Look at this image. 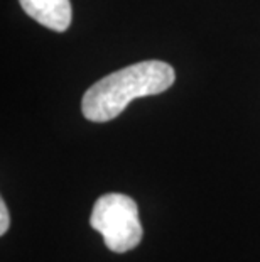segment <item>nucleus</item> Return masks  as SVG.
Here are the masks:
<instances>
[{
    "label": "nucleus",
    "instance_id": "obj_3",
    "mask_svg": "<svg viewBox=\"0 0 260 262\" xmlns=\"http://www.w3.org/2000/svg\"><path fill=\"white\" fill-rule=\"evenodd\" d=\"M24 12L39 22L41 26L56 32H64L71 24L69 0H19Z\"/></svg>",
    "mask_w": 260,
    "mask_h": 262
},
{
    "label": "nucleus",
    "instance_id": "obj_4",
    "mask_svg": "<svg viewBox=\"0 0 260 262\" xmlns=\"http://www.w3.org/2000/svg\"><path fill=\"white\" fill-rule=\"evenodd\" d=\"M9 225H10V216H9L7 205H5L4 200H0V235H4L9 230Z\"/></svg>",
    "mask_w": 260,
    "mask_h": 262
},
{
    "label": "nucleus",
    "instance_id": "obj_1",
    "mask_svg": "<svg viewBox=\"0 0 260 262\" xmlns=\"http://www.w3.org/2000/svg\"><path fill=\"white\" fill-rule=\"evenodd\" d=\"M173 66L162 61H142L98 80L83 95L81 110L91 122L113 120L135 98L169 90L174 83Z\"/></svg>",
    "mask_w": 260,
    "mask_h": 262
},
{
    "label": "nucleus",
    "instance_id": "obj_2",
    "mask_svg": "<svg viewBox=\"0 0 260 262\" xmlns=\"http://www.w3.org/2000/svg\"><path fill=\"white\" fill-rule=\"evenodd\" d=\"M90 225L102 233L105 245L117 254L135 249L144 235L137 203L122 193H108L97 200Z\"/></svg>",
    "mask_w": 260,
    "mask_h": 262
}]
</instances>
